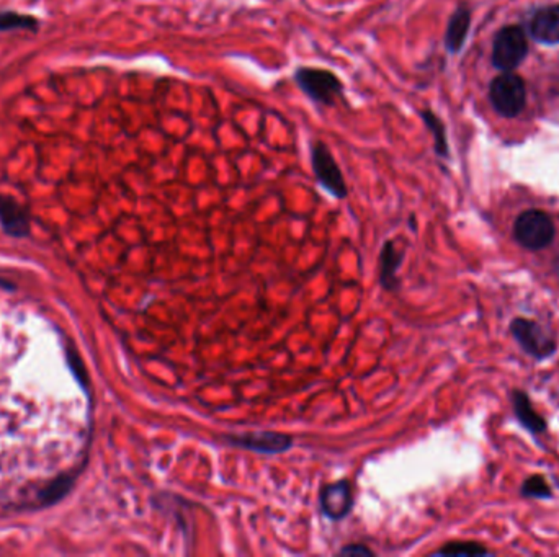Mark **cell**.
Masks as SVG:
<instances>
[{"instance_id": "cell-1", "label": "cell", "mask_w": 559, "mask_h": 557, "mask_svg": "<svg viewBox=\"0 0 559 557\" xmlns=\"http://www.w3.org/2000/svg\"><path fill=\"white\" fill-rule=\"evenodd\" d=\"M293 80L302 94L316 105L333 107L337 98L344 95V82L339 75L329 69L300 65L293 72Z\"/></svg>"}, {"instance_id": "cell-2", "label": "cell", "mask_w": 559, "mask_h": 557, "mask_svg": "<svg viewBox=\"0 0 559 557\" xmlns=\"http://www.w3.org/2000/svg\"><path fill=\"white\" fill-rule=\"evenodd\" d=\"M495 111L504 118H516L527 103V87L520 75L504 72L495 77L489 88Z\"/></svg>"}, {"instance_id": "cell-3", "label": "cell", "mask_w": 559, "mask_h": 557, "mask_svg": "<svg viewBox=\"0 0 559 557\" xmlns=\"http://www.w3.org/2000/svg\"><path fill=\"white\" fill-rule=\"evenodd\" d=\"M527 34L522 27L509 25L495 34L493 63L502 72H512L527 57Z\"/></svg>"}, {"instance_id": "cell-4", "label": "cell", "mask_w": 559, "mask_h": 557, "mask_svg": "<svg viewBox=\"0 0 559 557\" xmlns=\"http://www.w3.org/2000/svg\"><path fill=\"white\" fill-rule=\"evenodd\" d=\"M311 167L316 180L327 194L333 195L337 200L347 198L348 188L345 183L344 173L333 159V152L323 141L311 142Z\"/></svg>"}, {"instance_id": "cell-5", "label": "cell", "mask_w": 559, "mask_h": 557, "mask_svg": "<svg viewBox=\"0 0 559 557\" xmlns=\"http://www.w3.org/2000/svg\"><path fill=\"white\" fill-rule=\"evenodd\" d=\"M517 240L530 250H541L555 239V225L547 213L528 210L517 217L514 227Z\"/></svg>"}, {"instance_id": "cell-6", "label": "cell", "mask_w": 559, "mask_h": 557, "mask_svg": "<svg viewBox=\"0 0 559 557\" xmlns=\"http://www.w3.org/2000/svg\"><path fill=\"white\" fill-rule=\"evenodd\" d=\"M226 441L236 448L256 451V453H267V454L283 453V451L290 450L293 446L291 437L285 435V433H279V431L233 433V435H227Z\"/></svg>"}, {"instance_id": "cell-7", "label": "cell", "mask_w": 559, "mask_h": 557, "mask_svg": "<svg viewBox=\"0 0 559 557\" xmlns=\"http://www.w3.org/2000/svg\"><path fill=\"white\" fill-rule=\"evenodd\" d=\"M512 333L517 342L522 345V348L527 354L533 355L537 358H545L555 352L556 345L555 340L549 339L547 333L538 327L535 322L527 319H516L512 324Z\"/></svg>"}, {"instance_id": "cell-8", "label": "cell", "mask_w": 559, "mask_h": 557, "mask_svg": "<svg viewBox=\"0 0 559 557\" xmlns=\"http://www.w3.org/2000/svg\"><path fill=\"white\" fill-rule=\"evenodd\" d=\"M319 505H321V512L329 520H333V522L344 520L354 507V495H352L350 484L347 481H337V483L325 485L319 497Z\"/></svg>"}, {"instance_id": "cell-9", "label": "cell", "mask_w": 559, "mask_h": 557, "mask_svg": "<svg viewBox=\"0 0 559 557\" xmlns=\"http://www.w3.org/2000/svg\"><path fill=\"white\" fill-rule=\"evenodd\" d=\"M0 225L11 237L30 234V215L13 196L0 195Z\"/></svg>"}, {"instance_id": "cell-10", "label": "cell", "mask_w": 559, "mask_h": 557, "mask_svg": "<svg viewBox=\"0 0 559 557\" xmlns=\"http://www.w3.org/2000/svg\"><path fill=\"white\" fill-rule=\"evenodd\" d=\"M530 34L541 44L559 43V5L543 7L530 20Z\"/></svg>"}, {"instance_id": "cell-11", "label": "cell", "mask_w": 559, "mask_h": 557, "mask_svg": "<svg viewBox=\"0 0 559 557\" xmlns=\"http://www.w3.org/2000/svg\"><path fill=\"white\" fill-rule=\"evenodd\" d=\"M470 27H471V11L466 5H460L456 11H453L447 25V32H445L443 42L448 53L456 54L462 51L470 33Z\"/></svg>"}, {"instance_id": "cell-12", "label": "cell", "mask_w": 559, "mask_h": 557, "mask_svg": "<svg viewBox=\"0 0 559 557\" xmlns=\"http://www.w3.org/2000/svg\"><path fill=\"white\" fill-rule=\"evenodd\" d=\"M402 262V252L398 250L393 240H387L381 250V265H379V281L383 288L394 290L398 286V270Z\"/></svg>"}, {"instance_id": "cell-13", "label": "cell", "mask_w": 559, "mask_h": 557, "mask_svg": "<svg viewBox=\"0 0 559 557\" xmlns=\"http://www.w3.org/2000/svg\"><path fill=\"white\" fill-rule=\"evenodd\" d=\"M42 22L30 13L0 9V33L30 32L38 33Z\"/></svg>"}, {"instance_id": "cell-14", "label": "cell", "mask_w": 559, "mask_h": 557, "mask_svg": "<svg viewBox=\"0 0 559 557\" xmlns=\"http://www.w3.org/2000/svg\"><path fill=\"white\" fill-rule=\"evenodd\" d=\"M514 408L517 417L527 427L528 430L540 433L545 430V420L538 416L535 408H532L530 399L525 393L516 391L514 393Z\"/></svg>"}, {"instance_id": "cell-15", "label": "cell", "mask_w": 559, "mask_h": 557, "mask_svg": "<svg viewBox=\"0 0 559 557\" xmlns=\"http://www.w3.org/2000/svg\"><path fill=\"white\" fill-rule=\"evenodd\" d=\"M420 118L424 121V125L427 126V129L431 131L432 138H433V148L435 152L447 159L448 157V140H447V131H445V125L432 110H424L420 111Z\"/></svg>"}, {"instance_id": "cell-16", "label": "cell", "mask_w": 559, "mask_h": 557, "mask_svg": "<svg viewBox=\"0 0 559 557\" xmlns=\"http://www.w3.org/2000/svg\"><path fill=\"white\" fill-rule=\"evenodd\" d=\"M439 556H483L487 551L476 543H450L441 547Z\"/></svg>"}, {"instance_id": "cell-17", "label": "cell", "mask_w": 559, "mask_h": 557, "mask_svg": "<svg viewBox=\"0 0 559 557\" xmlns=\"http://www.w3.org/2000/svg\"><path fill=\"white\" fill-rule=\"evenodd\" d=\"M522 493L527 495V497H537V499H545L551 495V489H549L547 481L541 477V476H532L528 477L524 487H522Z\"/></svg>"}, {"instance_id": "cell-18", "label": "cell", "mask_w": 559, "mask_h": 557, "mask_svg": "<svg viewBox=\"0 0 559 557\" xmlns=\"http://www.w3.org/2000/svg\"><path fill=\"white\" fill-rule=\"evenodd\" d=\"M342 556H373V551L364 545H350L341 551Z\"/></svg>"}]
</instances>
